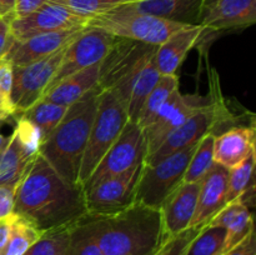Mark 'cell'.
Listing matches in <instances>:
<instances>
[{
  "instance_id": "cell-1",
  "label": "cell",
  "mask_w": 256,
  "mask_h": 255,
  "mask_svg": "<svg viewBox=\"0 0 256 255\" xmlns=\"http://www.w3.org/2000/svg\"><path fill=\"white\" fill-rule=\"evenodd\" d=\"M14 212L42 232L72 226L88 212L84 189L62 179L39 154L15 186Z\"/></svg>"
},
{
  "instance_id": "cell-2",
  "label": "cell",
  "mask_w": 256,
  "mask_h": 255,
  "mask_svg": "<svg viewBox=\"0 0 256 255\" xmlns=\"http://www.w3.org/2000/svg\"><path fill=\"white\" fill-rule=\"evenodd\" d=\"M104 255H154L166 238L160 209L134 202L112 214L84 215Z\"/></svg>"
},
{
  "instance_id": "cell-3",
  "label": "cell",
  "mask_w": 256,
  "mask_h": 255,
  "mask_svg": "<svg viewBox=\"0 0 256 255\" xmlns=\"http://www.w3.org/2000/svg\"><path fill=\"white\" fill-rule=\"evenodd\" d=\"M100 89L92 88L70 106L62 122L44 140L39 154L64 180L79 184L82 155L94 122Z\"/></svg>"
},
{
  "instance_id": "cell-4",
  "label": "cell",
  "mask_w": 256,
  "mask_h": 255,
  "mask_svg": "<svg viewBox=\"0 0 256 255\" xmlns=\"http://www.w3.org/2000/svg\"><path fill=\"white\" fill-rule=\"evenodd\" d=\"M128 122L126 106L122 99L112 90H100L96 112L80 165V186L82 188L105 152L116 142Z\"/></svg>"
},
{
  "instance_id": "cell-5",
  "label": "cell",
  "mask_w": 256,
  "mask_h": 255,
  "mask_svg": "<svg viewBox=\"0 0 256 255\" xmlns=\"http://www.w3.org/2000/svg\"><path fill=\"white\" fill-rule=\"evenodd\" d=\"M156 46L129 39L116 38L100 62L98 88L112 90L126 106L132 82L142 65L154 56Z\"/></svg>"
},
{
  "instance_id": "cell-6",
  "label": "cell",
  "mask_w": 256,
  "mask_h": 255,
  "mask_svg": "<svg viewBox=\"0 0 256 255\" xmlns=\"http://www.w3.org/2000/svg\"><path fill=\"white\" fill-rule=\"evenodd\" d=\"M88 25L99 28L115 38L135 40L154 46L162 45L170 35L185 26L162 18L132 12L125 6L92 18Z\"/></svg>"
},
{
  "instance_id": "cell-7",
  "label": "cell",
  "mask_w": 256,
  "mask_h": 255,
  "mask_svg": "<svg viewBox=\"0 0 256 255\" xmlns=\"http://www.w3.org/2000/svg\"><path fill=\"white\" fill-rule=\"evenodd\" d=\"M196 144L179 150L154 164H144L136 188L135 202L160 209L164 200L184 180Z\"/></svg>"
},
{
  "instance_id": "cell-8",
  "label": "cell",
  "mask_w": 256,
  "mask_h": 255,
  "mask_svg": "<svg viewBox=\"0 0 256 255\" xmlns=\"http://www.w3.org/2000/svg\"><path fill=\"white\" fill-rule=\"evenodd\" d=\"M146 156V142L142 129L134 122H128L116 142L96 165L89 179L82 185L86 190L100 180L122 174L140 164Z\"/></svg>"
},
{
  "instance_id": "cell-9",
  "label": "cell",
  "mask_w": 256,
  "mask_h": 255,
  "mask_svg": "<svg viewBox=\"0 0 256 255\" xmlns=\"http://www.w3.org/2000/svg\"><path fill=\"white\" fill-rule=\"evenodd\" d=\"M66 46L24 66L12 68V100L15 116L26 112L38 100L42 99L56 74Z\"/></svg>"
},
{
  "instance_id": "cell-10",
  "label": "cell",
  "mask_w": 256,
  "mask_h": 255,
  "mask_svg": "<svg viewBox=\"0 0 256 255\" xmlns=\"http://www.w3.org/2000/svg\"><path fill=\"white\" fill-rule=\"evenodd\" d=\"M142 166L144 162L84 190L86 212L89 214H112L134 204Z\"/></svg>"
},
{
  "instance_id": "cell-11",
  "label": "cell",
  "mask_w": 256,
  "mask_h": 255,
  "mask_svg": "<svg viewBox=\"0 0 256 255\" xmlns=\"http://www.w3.org/2000/svg\"><path fill=\"white\" fill-rule=\"evenodd\" d=\"M115 39L116 38L109 32L88 25L79 36L75 38L66 46L56 74L52 78L48 89L80 70L102 62Z\"/></svg>"
},
{
  "instance_id": "cell-12",
  "label": "cell",
  "mask_w": 256,
  "mask_h": 255,
  "mask_svg": "<svg viewBox=\"0 0 256 255\" xmlns=\"http://www.w3.org/2000/svg\"><path fill=\"white\" fill-rule=\"evenodd\" d=\"M209 102L210 98L208 99L198 95L182 94L179 89L175 90L160 108L152 124L142 130L146 142L145 159L149 158L175 129L186 122L190 115Z\"/></svg>"
},
{
  "instance_id": "cell-13",
  "label": "cell",
  "mask_w": 256,
  "mask_h": 255,
  "mask_svg": "<svg viewBox=\"0 0 256 255\" xmlns=\"http://www.w3.org/2000/svg\"><path fill=\"white\" fill-rule=\"evenodd\" d=\"M89 20L75 14L68 8L49 2L32 14L24 18H12L10 22V32L16 42L28 39L42 32L58 30L74 29L88 26Z\"/></svg>"
},
{
  "instance_id": "cell-14",
  "label": "cell",
  "mask_w": 256,
  "mask_h": 255,
  "mask_svg": "<svg viewBox=\"0 0 256 255\" xmlns=\"http://www.w3.org/2000/svg\"><path fill=\"white\" fill-rule=\"evenodd\" d=\"M256 22V0H202L200 25L210 32L234 30Z\"/></svg>"
},
{
  "instance_id": "cell-15",
  "label": "cell",
  "mask_w": 256,
  "mask_h": 255,
  "mask_svg": "<svg viewBox=\"0 0 256 255\" xmlns=\"http://www.w3.org/2000/svg\"><path fill=\"white\" fill-rule=\"evenodd\" d=\"M85 28L86 26L42 32L22 42L14 40L9 52L5 55V59L9 60L12 68L24 66L59 52L60 49L69 45L75 38L79 36Z\"/></svg>"
},
{
  "instance_id": "cell-16",
  "label": "cell",
  "mask_w": 256,
  "mask_h": 255,
  "mask_svg": "<svg viewBox=\"0 0 256 255\" xmlns=\"http://www.w3.org/2000/svg\"><path fill=\"white\" fill-rule=\"evenodd\" d=\"M200 182H182L160 206L164 235L166 239L189 229L198 204Z\"/></svg>"
},
{
  "instance_id": "cell-17",
  "label": "cell",
  "mask_w": 256,
  "mask_h": 255,
  "mask_svg": "<svg viewBox=\"0 0 256 255\" xmlns=\"http://www.w3.org/2000/svg\"><path fill=\"white\" fill-rule=\"evenodd\" d=\"M202 25H185L156 46L155 64L160 75H176L190 50L209 32Z\"/></svg>"
},
{
  "instance_id": "cell-18",
  "label": "cell",
  "mask_w": 256,
  "mask_h": 255,
  "mask_svg": "<svg viewBox=\"0 0 256 255\" xmlns=\"http://www.w3.org/2000/svg\"><path fill=\"white\" fill-rule=\"evenodd\" d=\"M228 176L229 169L215 162L210 172L202 178L200 182L196 209L190 228L204 226L219 210L226 205L225 196Z\"/></svg>"
},
{
  "instance_id": "cell-19",
  "label": "cell",
  "mask_w": 256,
  "mask_h": 255,
  "mask_svg": "<svg viewBox=\"0 0 256 255\" xmlns=\"http://www.w3.org/2000/svg\"><path fill=\"white\" fill-rule=\"evenodd\" d=\"M255 152L254 126L235 125L214 136V162L232 169Z\"/></svg>"
},
{
  "instance_id": "cell-20",
  "label": "cell",
  "mask_w": 256,
  "mask_h": 255,
  "mask_svg": "<svg viewBox=\"0 0 256 255\" xmlns=\"http://www.w3.org/2000/svg\"><path fill=\"white\" fill-rule=\"evenodd\" d=\"M202 0H139L124 5L132 12L149 14L184 25L200 24Z\"/></svg>"
},
{
  "instance_id": "cell-21",
  "label": "cell",
  "mask_w": 256,
  "mask_h": 255,
  "mask_svg": "<svg viewBox=\"0 0 256 255\" xmlns=\"http://www.w3.org/2000/svg\"><path fill=\"white\" fill-rule=\"evenodd\" d=\"M100 74V62L92 66L82 69L70 76L65 78L62 82H56L54 86L44 92L42 99L55 102L62 106H70L72 102L84 96L89 90L98 86Z\"/></svg>"
},
{
  "instance_id": "cell-22",
  "label": "cell",
  "mask_w": 256,
  "mask_h": 255,
  "mask_svg": "<svg viewBox=\"0 0 256 255\" xmlns=\"http://www.w3.org/2000/svg\"><path fill=\"white\" fill-rule=\"evenodd\" d=\"M35 158H30L22 149L14 132L9 142L0 152V186H16Z\"/></svg>"
},
{
  "instance_id": "cell-23",
  "label": "cell",
  "mask_w": 256,
  "mask_h": 255,
  "mask_svg": "<svg viewBox=\"0 0 256 255\" xmlns=\"http://www.w3.org/2000/svg\"><path fill=\"white\" fill-rule=\"evenodd\" d=\"M160 74L155 64V55L146 60L142 69L138 72L134 82H132V90H130L129 99L126 102V112L130 122H136L138 116L140 114L142 105L146 100L148 95L155 86V84L159 80Z\"/></svg>"
},
{
  "instance_id": "cell-24",
  "label": "cell",
  "mask_w": 256,
  "mask_h": 255,
  "mask_svg": "<svg viewBox=\"0 0 256 255\" xmlns=\"http://www.w3.org/2000/svg\"><path fill=\"white\" fill-rule=\"evenodd\" d=\"M256 152H252L244 162L229 170L225 202L226 204L240 200L245 204L249 192H254V169Z\"/></svg>"
},
{
  "instance_id": "cell-25",
  "label": "cell",
  "mask_w": 256,
  "mask_h": 255,
  "mask_svg": "<svg viewBox=\"0 0 256 255\" xmlns=\"http://www.w3.org/2000/svg\"><path fill=\"white\" fill-rule=\"evenodd\" d=\"M176 89H179L178 75H160L159 80L152 88L150 94L148 95L146 100L140 110L139 116H138L136 124L142 130L152 124L160 108L165 104V102Z\"/></svg>"
},
{
  "instance_id": "cell-26",
  "label": "cell",
  "mask_w": 256,
  "mask_h": 255,
  "mask_svg": "<svg viewBox=\"0 0 256 255\" xmlns=\"http://www.w3.org/2000/svg\"><path fill=\"white\" fill-rule=\"evenodd\" d=\"M228 232L225 228L204 225L188 244L182 255H222Z\"/></svg>"
},
{
  "instance_id": "cell-27",
  "label": "cell",
  "mask_w": 256,
  "mask_h": 255,
  "mask_svg": "<svg viewBox=\"0 0 256 255\" xmlns=\"http://www.w3.org/2000/svg\"><path fill=\"white\" fill-rule=\"evenodd\" d=\"M66 110V106L58 105L45 99H40L32 106H30L26 112L20 115H24L26 119H29L30 122H32L39 128L40 132H42V142H44L49 138L52 130L59 125Z\"/></svg>"
},
{
  "instance_id": "cell-28",
  "label": "cell",
  "mask_w": 256,
  "mask_h": 255,
  "mask_svg": "<svg viewBox=\"0 0 256 255\" xmlns=\"http://www.w3.org/2000/svg\"><path fill=\"white\" fill-rule=\"evenodd\" d=\"M214 134H208L198 142L182 182H200L214 166Z\"/></svg>"
},
{
  "instance_id": "cell-29",
  "label": "cell",
  "mask_w": 256,
  "mask_h": 255,
  "mask_svg": "<svg viewBox=\"0 0 256 255\" xmlns=\"http://www.w3.org/2000/svg\"><path fill=\"white\" fill-rule=\"evenodd\" d=\"M42 234V232H40L29 219L14 212L12 232L4 255H24Z\"/></svg>"
},
{
  "instance_id": "cell-30",
  "label": "cell",
  "mask_w": 256,
  "mask_h": 255,
  "mask_svg": "<svg viewBox=\"0 0 256 255\" xmlns=\"http://www.w3.org/2000/svg\"><path fill=\"white\" fill-rule=\"evenodd\" d=\"M68 8L75 14L90 20L139 0H52Z\"/></svg>"
},
{
  "instance_id": "cell-31",
  "label": "cell",
  "mask_w": 256,
  "mask_h": 255,
  "mask_svg": "<svg viewBox=\"0 0 256 255\" xmlns=\"http://www.w3.org/2000/svg\"><path fill=\"white\" fill-rule=\"evenodd\" d=\"M65 255H104L92 238L84 216L70 226Z\"/></svg>"
},
{
  "instance_id": "cell-32",
  "label": "cell",
  "mask_w": 256,
  "mask_h": 255,
  "mask_svg": "<svg viewBox=\"0 0 256 255\" xmlns=\"http://www.w3.org/2000/svg\"><path fill=\"white\" fill-rule=\"evenodd\" d=\"M70 226L44 232L24 255H65Z\"/></svg>"
},
{
  "instance_id": "cell-33",
  "label": "cell",
  "mask_w": 256,
  "mask_h": 255,
  "mask_svg": "<svg viewBox=\"0 0 256 255\" xmlns=\"http://www.w3.org/2000/svg\"><path fill=\"white\" fill-rule=\"evenodd\" d=\"M15 122L16 124L12 132L16 134L22 149L30 158H36L42 144V132L34 122L26 119L24 115L15 116Z\"/></svg>"
},
{
  "instance_id": "cell-34",
  "label": "cell",
  "mask_w": 256,
  "mask_h": 255,
  "mask_svg": "<svg viewBox=\"0 0 256 255\" xmlns=\"http://www.w3.org/2000/svg\"><path fill=\"white\" fill-rule=\"evenodd\" d=\"M254 219L248 205H242V209L236 214V216L232 219L229 226L226 228V242H225V252L228 250L236 246L239 242H242L250 232H254Z\"/></svg>"
},
{
  "instance_id": "cell-35",
  "label": "cell",
  "mask_w": 256,
  "mask_h": 255,
  "mask_svg": "<svg viewBox=\"0 0 256 255\" xmlns=\"http://www.w3.org/2000/svg\"><path fill=\"white\" fill-rule=\"evenodd\" d=\"M12 65L4 58L0 60V114L5 118L15 116V109L12 100Z\"/></svg>"
},
{
  "instance_id": "cell-36",
  "label": "cell",
  "mask_w": 256,
  "mask_h": 255,
  "mask_svg": "<svg viewBox=\"0 0 256 255\" xmlns=\"http://www.w3.org/2000/svg\"><path fill=\"white\" fill-rule=\"evenodd\" d=\"M199 230L200 228H189L185 232L169 238L165 240L162 248L154 255H182L188 244L192 242V239L198 234Z\"/></svg>"
},
{
  "instance_id": "cell-37",
  "label": "cell",
  "mask_w": 256,
  "mask_h": 255,
  "mask_svg": "<svg viewBox=\"0 0 256 255\" xmlns=\"http://www.w3.org/2000/svg\"><path fill=\"white\" fill-rule=\"evenodd\" d=\"M12 18V12L0 15V60L4 59L14 42L10 32V22Z\"/></svg>"
},
{
  "instance_id": "cell-38",
  "label": "cell",
  "mask_w": 256,
  "mask_h": 255,
  "mask_svg": "<svg viewBox=\"0 0 256 255\" xmlns=\"http://www.w3.org/2000/svg\"><path fill=\"white\" fill-rule=\"evenodd\" d=\"M15 186H0V220L14 212Z\"/></svg>"
},
{
  "instance_id": "cell-39",
  "label": "cell",
  "mask_w": 256,
  "mask_h": 255,
  "mask_svg": "<svg viewBox=\"0 0 256 255\" xmlns=\"http://www.w3.org/2000/svg\"><path fill=\"white\" fill-rule=\"evenodd\" d=\"M49 0H15L14 9H12V16L24 18L32 12H36L39 8L46 4Z\"/></svg>"
},
{
  "instance_id": "cell-40",
  "label": "cell",
  "mask_w": 256,
  "mask_h": 255,
  "mask_svg": "<svg viewBox=\"0 0 256 255\" xmlns=\"http://www.w3.org/2000/svg\"><path fill=\"white\" fill-rule=\"evenodd\" d=\"M222 255H256V239L255 230L250 232L242 242L234 246L232 249L228 250Z\"/></svg>"
},
{
  "instance_id": "cell-41",
  "label": "cell",
  "mask_w": 256,
  "mask_h": 255,
  "mask_svg": "<svg viewBox=\"0 0 256 255\" xmlns=\"http://www.w3.org/2000/svg\"><path fill=\"white\" fill-rule=\"evenodd\" d=\"M12 220H14V212L0 220V255H4L5 248H6L8 242H9Z\"/></svg>"
},
{
  "instance_id": "cell-42",
  "label": "cell",
  "mask_w": 256,
  "mask_h": 255,
  "mask_svg": "<svg viewBox=\"0 0 256 255\" xmlns=\"http://www.w3.org/2000/svg\"><path fill=\"white\" fill-rule=\"evenodd\" d=\"M15 0H0V15L10 14L14 9Z\"/></svg>"
},
{
  "instance_id": "cell-43",
  "label": "cell",
  "mask_w": 256,
  "mask_h": 255,
  "mask_svg": "<svg viewBox=\"0 0 256 255\" xmlns=\"http://www.w3.org/2000/svg\"><path fill=\"white\" fill-rule=\"evenodd\" d=\"M4 120H0V128H2V125L4 124ZM9 138L10 136H4V135L0 132V152H2V150L5 149V146L8 145V142H9Z\"/></svg>"
},
{
  "instance_id": "cell-44",
  "label": "cell",
  "mask_w": 256,
  "mask_h": 255,
  "mask_svg": "<svg viewBox=\"0 0 256 255\" xmlns=\"http://www.w3.org/2000/svg\"><path fill=\"white\" fill-rule=\"evenodd\" d=\"M0 120H4V122H6V120H8V118H5L4 115H2V114H0Z\"/></svg>"
}]
</instances>
